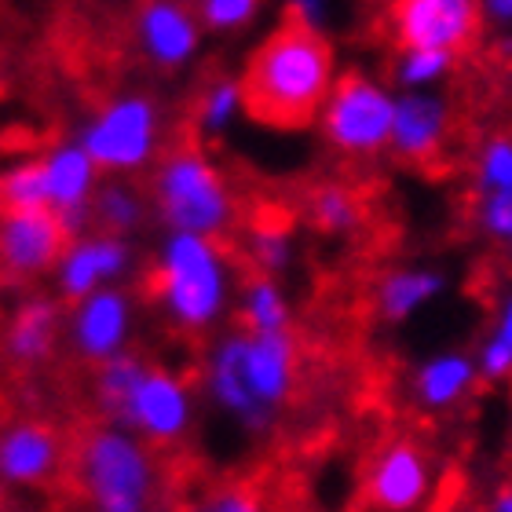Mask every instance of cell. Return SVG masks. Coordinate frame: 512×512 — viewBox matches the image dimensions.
Returning <instances> with one entry per match:
<instances>
[{
    "label": "cell",
    "mask_w": 512,
    "mask_h": 512,
    "mask_svg": "<svg viewBox=\"0 0 512 512\" xmlns=\"http://www.w3.org/2000/svg\"><path fill=\"white\" fill-rule=\"evenodd\" d=\"M132 267H136L132 238L88 231L81 238H70V246L63 249L52 271V282L59 297L77 304V300L92 297L99 289L121 286V278L132 275Z\"/></svg>",
    "instance_id": "8fae6325"
},
{
    "label": "cell",
    "mask_w": 512,
    "mask_h": 512,
    "mask_svg": "<svg viewBox=\"0 0 512 512\" xmlns=\"http://www.w3.org/2000/svg\"><path fill=\"white\" fill-rule=\"evenodd\" d=\"M235 311L246 333H289L293 326V304L278 278L249 275L238 286Z\"/></svg>",
    "instance_id": "7402d4cb"
},
{
    "label": "cell",
    "mask_w": 512,
    "mask_h": 512,
    "mask_svg": "<svg viewBox=\"0 0 512 512\" xmlns=\"http://www.w3.org/2000/svg\"><path fill=\"white\" fill-rule=\"evenodd\" d=\"M297 341L293 333H246V377L260 403L278 414L297 388Z\"/></svg>",
    "instance_id": "ac0fdd59"
},
{
    "label": "cell",
    "mask_w": 512,
    "mask_h": 512,
    "mask_svg": "<svg viewBox=\"0 0 512 512\" xmlns=\"http://www.w3.org/2000/svg\"><path fill=\"white\" fill-rule=\"evenodd\" d=\"M454 59H458V55L410 48V52L395 55L392 77L403 92H436V88L450 77V70H454Z\"/></svg>",
    "instance_id": "f546056e"
},
{
    "label": "cell",
    "mask_w": 512,
    "mask_h": 512,
    "mask_svg": "<svg viewBox=\"0 0 512 512\" xmlns=\"http://www.w3.org/2000/svg\"><path fill=\"white\" fill-rule=\"evenodd\" d=\"M509 246H512V238H509Z\"/></svg>",
    "instance_id": "74e56055"
},
{
    "label": "cell",
    "mask_w": 512,
    "mask_h": 512,
    "mask_svg": "<svg viewBox=\"0 0 512 512\" xmlns=\"http://www.w3.org/2000/svg\"><path fill=\"white\" fill-rule=\"evenodd\" d=\"M48 209L41 158H15L0 169V213H30Z\"/></svg>",
    "instance_id": "484cf974"
},
{
    "label": "cell",
    "mask_w": 512,
    "mask_h": 512,
    "mask_svg": "<svg viewBox=\"0 0 512 512\" xmlns=\"http://www.w3.org/2000/svg\"><path fill=\"white\" fill-rule=\"evenodd\" d=\"M472 180L480 194H498L512 187V136H491L476 154Z\"/></svg>",
    "instance_id": "4dcf8cb0"
},
{
    "label": "cell",
    "mask_w": 512,
    "mask_h": 512,
    "mask_svg": "<svg viewBox=\"0 0 512 512\" xmlns=\"http://www.w3.org/2000/svg\"><path fill=\"white\" fill-rule=\"evenodd\" d=\"M491 512H512V487H502V491L491 498Z\"/></svg>",
    "instance_id": "8d00e7d4"
},
{
    "label": "cell",
    "mask_w": 512,
    "mask_h": 512,
    "mask_svg": "<svg viewBox=\"0 0 512 512\" xmlns=\"http://www.w3.org/2000/svg\"><path fill=\"white\" fill-rule=\"evenodd\" d=\"M66 330V319H63V308H59V300L55 297H26L19 308L11 311L8 319V330H4V352L15 366H44L52 359L55 344L63 337Z\"/></svg>",
    "instance_id": "d6986e66"
},
{
    "label": "cell",
    "mask_w": 512,
    "mask_h": 512,
    "mask_svg": "<svg viewBox=\"0 0 512 512\" xmlns=\"http://www.w3.org/2000/svg\"><path fill=\"white\" fill-rule=\"evenodd\" d=\"M450 139V103L439 92H399L392 150L406 165H432Z\"/></svg>",
    "instance_id": "e0dca14e"
},
{
    "label": "cell",
    "mask_w": 512,
    "mask_h": 512,
    "mask_svg": "<svg viewBox=\"0 0 512 512\" xmlns=\"http://www.w3.org/2000/svg\"><path fill=\"white\" fill-rule=\"evenodd\" d=\"M187 512H267V505L260 498V491H253L246 483H227V487L209 491L202 502H194Z\"/></svg>",
    "instance_id": "d6a6232c"
},
{
    "label": "cell",
    "mask_w": 512,
    "mask_h": 512,
    "mask_svg": "<svg viewBox=\"0 0 512 512\" xmlns=\"http://www.w3.org/2000/svg\"><path fill=\"white\" fill-rule=\"evenodd\" d=\"M44 165V187H48V209L59 216L66 238H81L92 227V198H96L99 169L92 165L81 143L70 139V143H55L41 154Z\"/></svg>",
    "instance_id": "4fadbf2b"
},
{
    "label": "cell",
    "mask_w": 512,
    "mask_h": 512,
    "mask_svg": "<svg viewBox=\"0 0 512 512\" xmlns=\"http://www.w3.org/2000/svg\"><path fill=\"white\" fill-rule=\"evenodd\" d=\"M150 289L165 319L183 333H209L235 308L238 278L216 238L165 235L154 253Z\"/></svg>",
    "instance_id": "7a4b0ae2"
},
{
    "label": "cell",
    "mask_w": 512,
    "mask_h": 512,
    "mask_svg": "<svg viewBox=\"0 0 512 512\" xmlns=\"http://www.w3.org/2000/svg\"><path fill=\"white\" fill-rule=\"evenodd\" d=\"M308 216L326 235H352L363 224V202L344 183H322L308 198Z\"/></svg>",
    "instance_id": "4316f807"
},
{
    "label": "cell",
    "mask_w": 512,
    "mask_h": 512,
    "mask_svg": "<svg viewBox=\"0 0 512 512\" xmlns=\"http://www.w3.org/2000/svg\"><path fill=\"white\" fill-rule=\"evenodd\" d=\"M194 414H198V395L191 381L169 366H147L114 425L128 428L147 447H176L180 439L191 436Z\"/></svg>",
    "instance_id": "52a82bcc"
},
{
    "label": "cell",
    "mask_w": 512,
    "mask_h": 512,
    "mask_svg": "<svg viewBox=\"0 0 512 512\" xmlns=\"http://www.w3.org/2000/svg\"><path fill=\"white\" fill-rule=\"evenodd\" d=\"M139 52L161 70H183L202 52V22L198 11L180 4V0H147L139 4L132 19Z\"/></svg>",
    "instance_id": "9a60e30c"
},
{
    "label": "cell",
    "mask_w": 512,
    "mask_h": 512,
    "mask_svg": "<svg viewBox=\"0 0 512 512\" xmlns=\"http://www.w3.org/2000/svg\"><path fill=\"white\" fill-rule=\"evenodd\" d=\"M476 374L480 381L502 384L512 377V293L498 304L491 322V333L483 337L476 352Z\"/></svg>",
    "instance_id": "f1b7e54d"
},
{
    "label": "cell",
    "mask_w": 512,
    "mask_h": 512,
    "mask_svg": "<svg viewBox=\"0 0 512 512\" xmlns=\"http://www.w3.org/2000/svg\"><path fill=\"white\" fill-rule=\"evenodd\" d=\"M238 118H246V92L238 77H216L198 99V128L205 136H224Z\"/></svg>",
    "instance_id": "83f0119b"
},
{
    "label": "cell",
    "mask_w": 512,
    "mask_h": 512,
    "mask_svg": "<svg viewBox=\"0 0 512 512\" xmlns=\"http://www.w3.org/2000/svg\"><path fill=\"white\" fill-rule=\"evenodd\" d=\"M66 246L70 238L52 209L0 213V271L15 282L52 275Z\"/></svg>",
    "instance_id": "5bb4252c"
},
{
    "label": "cell",
    "mask_w": 512,
    "mask_h": 512,
    "mask_svg": "<svg viewBox=\"0 0 512 512\" xmlns=\"http://www.w3.org/2000/svg\"><path fill=\"white\" fill-rule=\"evenodd\" d=\"M330 19H333V11L326 0H293V4H289V22L300 26V30L315 33V37H326Z\"/></svg>",
    "instance_id": "e575fe53"
},
{
    "label": "cell",
    "mask_w": 512,
    "mask_h": 512,
    "mask_svg": "<svg viewBox=\"0 0 512 512\" xmlns=\"http://www.w3.org/2000/svg\"><path fill=\"white\" fill-rule=\"evenodd\" d=\"M202 388L213 399V406L220 414H227L235 425H242L246 432H267L275 414L267 410L249 388L246 377V330L224 333L216 337V344L205 355L202 366Z\"/></svg>",
    "instance_id": "7c38bea8"
},
{
    "label": "cell",
    "mask_w": 512,
    "mask_h": 512,
    "mask_svg": "<svg viewBox=\"0 0 512 512\" xmlns=\"http://www.w3.org/2000/svg\"><path fill=\"white\" fill-rule=\"evenodd\" d=\"M476 220L491 238H502L509 242L512 238V187L498 194H480L476 202Z\"/></svg>",
    "instance_id": "836d02e7"
},
{
    "label": "cell",
    "mask_w": 512,
    "mask_h": 512,
    "mask_svg": "<svg viewBox=\"0 0 512 512\" xmlns=\"http://www.w3.org/2000/svg\"><path fill=\"white\" fill-rule=\"evenodd\" d=\"M238 81L256 125L308 128L337 85V59L326 37L282 22L249 52Z\"/></svg>",
    "instance_id": "6da1fadb"
},
{
    "label": "cell",
    "mask_w": 512,
    "mask_h": 512,
    "mask_svg": "<svg viewBox=\"0 0 512 512\" xmlns=\"http://www.w3.org/2000/svg\"><path fill=\"white\" fill-rule=\"evenodd\" d=\"M443 289H447V278L432 267H392L377 278L374 311L384 322L399 326V322L414 319L417 311H425Z\"/></svg>",
    "instance_id": "44dd1931"
},
{
    "label": "cell",
    "mask_w": 512,
    "mask_h": 512,
    "mask_svg": "<svg viewBox=\"0 0 512 512\" xmlns=\"http://www.w3.org/2000/svg\"><path fill=\"white\" fill-rule=\"evenodd\" d=\"M480 4L476 0H395L388 8V33L399 52L458 55L480 33Z\"/></svg>",
    "instance_id": "9c48e42d"
},
{
    "label": "cell",
    "mask_w": 512,
    "mask_h": 512,
    "mask_svg": "<svg viewBox=\"0 0 512 512\" xmlns=\"http://www.w3.org/2000/svg\"><path fill=\"white\" fill-rule=\"evenodd\" d=\"M150 209L165 235L216 238L235 224V187L202 147H176L150 169Z\"/></svg>",
    "instance_id": "277c9868"
},
{
    "label": "cell",
    "mask_w": 512,
    "mask_h": 512,
    "mask_svg": "<svg viewBox=\"0 0 512 512\" xmlns=\"http://www.w3.org/2000/svg\"><path fill=\"white\" fill-rule=\"evenodd\" d=\"M246 256L253 260L256 275L278 278L286 275L293 260H297V242H293V227L282 213L256 216L246 227Z\"/></svg>",
    "instance_id": "cb8c5ba5"
},
{
    "label": "cell",
    "mask_w": 512,
    "mask_h": 512,
    "mask_svg": "<svg viewBox=\"0 0 512 512\" xmlns=\"http://www.w3.org/2000/svg\"><path fill=\"white\" fill-rule=\"evenodd\" d=\"M476 381H480V374H476V355L436 352L414 370L410 392H414L421 410L439 414V410H454L476 388Z\"/></svg>",
    "instance_id": "ffe728a7"
},
{
    "label": "cell",
    "mask_w": 512,
    "mask_h": 512,
    "mask_svg": "<svg viewBox=\"0 0 512 512\" xmlns=\"http://www.w3.org/2000/svg\"><path fill=\"white\" fill-rule=\"evenodd\" d=\"M77 143L85 150L99 176L128 180L161 161L165 118L158 99L147 92H118L81 125Z\"/></svg>",
    "instance_id": "5b68a950"
},
{
    "label": "cell",
    "mask_w": 512,
    "mask_h": 512,
    "mask_svg": "<svg viewBox=\"0 0 512 512\" xmlns=\"http://www.w3.org/2000/svg\"><path fill=\"white\" fill-rule=\"evenodd\" d=\"M395 99L399 92L377 81L370 74H337V85L322 103L315 128L322 143L341 158H377L392 143L395 125Z\"/></svg>",
    "instance_id": "8992f818"
},
{
    "label": "cell",
    "mask_w": 512,
    "mask_h": 512,
    "mask_svg": "<svg viewBox=\"0 0 512 512\" xmlns=\"http://www.w3.org/2000/svg\"><path fill=\"white\" fill-rule=\"evenodd\" d=\"M63 465V436L48 421L19 417L0 428V483L41 487Z\"/></svg>",
    "instance_id": "2e32d148"
},
{
    "label": "cell",
    "mask_w": 512,
    "mask_h": 512,
    "mask_svg": "<svg viewBox=\"0 0 512 512\" xmlns=\"http://www.w3.org/2000/svg\"><path fill=\"white\" fill-rule=\"evenodd\" d=\"M150 209V198L128 180H103L92 198V227L103 235L128 238L143 227Z\"/></svg>",
    "instance_id": "603a6c76"
},
{
    "label": "cell",
    "mask_w": 512,
    "mask_h": 512,
    "mask_svg": "<svg viewBox=\"0 0 512 512\" xmlns=\"http://www.w3.org/2000/svg\"><path fill=\"white\" fill-rule=\"evenodd\" d=\"M74 476L92 512H161V472L154 450L128 428L103 421L81 432Z\"/></svg>",
    "instance_id": "3957f363"
},
{
    "label": "cell",
    "mask_w": 512,
    "mask_h": 512,
    "mask_svg": "<svg viewBox=\"0 0 512 512\" xmlns=\"http://www.w3.org/2000/svg\"><path fill=\"white\" fill-rule=\"evenodd\" d=\"M147 366H150L147 359L136 352H125V355H118V359H110V363L96 366L92 395H96L99 414L107 417L110 425L121 417V410H125V403L132 399V392H136V384Z\"/></svg>",
    "instance_id": "d4e9b609"
},
{
    "label": "cell",
    "mask_w": 512,
    "mask_h": 512,
    "mask_svg": "<svg viewBox=\"0 0 512 512\" xmlns=\"http://www.w3.org/2000/svg\"><path fill=\"white\" fill-rule=\"evenodd\" d=\"M194 11H198L202 30L238 33L260 19V0H202Z\"/></svg>",
    "instance_id": "1f68e13d"
},
{
    "label": "cell",
    "mask_w": 512,
    "mask_h": 512,
    "mask_svg": "<svg viewBox=\"0 0 512 512\" xmlns=\"http://www.w3.org/2000/svg\"><path fill=\"white\" fill-rule=\"evenodd\" d=\"M436 491V461L417 439L399 436L374 450L363 472V498L377 512H417Z\"/></svg>",
    "instance_id": "ba28073f"
},
{
    "label": "cell",
    "mask_w": 512,
    "mask_h": 512,
    "mask_svg": "<svg viewBox=\"0 0 512 512\" xmlns=\"http://www.w3.org/2000/svg\"><path fill=\"white\" fill-rule=\"evenodd\" d=\"M136 330V304L121 286L99 289L92 297L77 300L66 311V344L81 363L103 366L128 352Z\"/></svg>",
    "instance_id": "30bf717a"
},
{
    "label": "cell",
    "mask_w": 512,
    "mask_h": 512,
    "mask_svg": "<svg viewBox=\"0 0 512 512\" xmlns=\"http://www.w3.org/2000/svg\"><path fill=\"white\" fill-rule=\"evenodd\" d=\"M480 19L491 22V26H502V30H512V0H483Z\"/></svg>",
    "instance_id": "d590c367"
}]
</instances>
